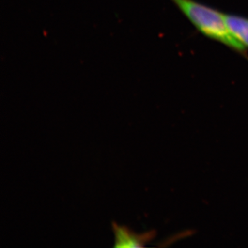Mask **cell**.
<instances>
[{"label": "cell", "mask_w": 248, "mask_h": 248, "mask_svg": "<svg viewBox=\"0 0 248 248\" xmlns=\"http://www.w3.org/2000/svg\"><path fill=\"white\" fill-rule=\"evenodd\" d=\"M114 233L115 235V247L117 248H140L144 246L148 241L153 239L154 232L136 234L129 231L125 227L119 226L117 223H112Z\"/></svg>", "instance_id": "7a4b0ae2"}, {"label": "cell", "mask_w": 248, "mask_h": 248, "mask_svg": "<svg viewBox=\"0 0 248 248\" xmlns=\"http://www.w3.org/2000/svg\"><path fill=\"white\" fill-rule=\"evenodd\" d=\"M172 1L203 35L246 55V47L229 30L223 14L193 0Z\"/></svg>", "instance_id": "6da1fadb"}, {"label": "cell", "mask_w": 248, "mask_h": 248, "mask_svg": "<svg viewBox=\"0 0 248 248\" xmlns=\"http://www.w3.org/2000/svg\"><path fill=\"white\" fill-rule=\"evenodd\" d=\"M225 22L232 35L245 47H248V18L223 14Z\"/></svg>", "instance_id": "3957f363"}]
</instances>
